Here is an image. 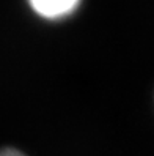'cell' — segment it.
Wrapping results in <instances>:
<instances>
[{
  "instance_id": "1",
  "label": "cell",
  "mask_w": 154,
  "mask_h": 156,
  "mask_svg": "<svg viewBox=\"0 0 154 156\" xmlns=\"http://www.w3.org/2000/svg\"><path fill=\"white\" fill-rule=\"evenodd\" d=\"M32 11L46 21H61L72 16L82 0H27Z\"/></svg>"
},
{
  "instance_id": "2",
  "label": "cell",
  "mask_w": 154,
  "mask_h": 156,
  "mask_svg": "<svg viewBox=\"0 0 154 156\" xmlns=\"http://www.w3.org/2000/svg\"><path fill=\"white\" fill-rule=\"evenodd\" d=\"M0 156H27V154L16 148H0Z\"/></svg>"
}]
</instances>
